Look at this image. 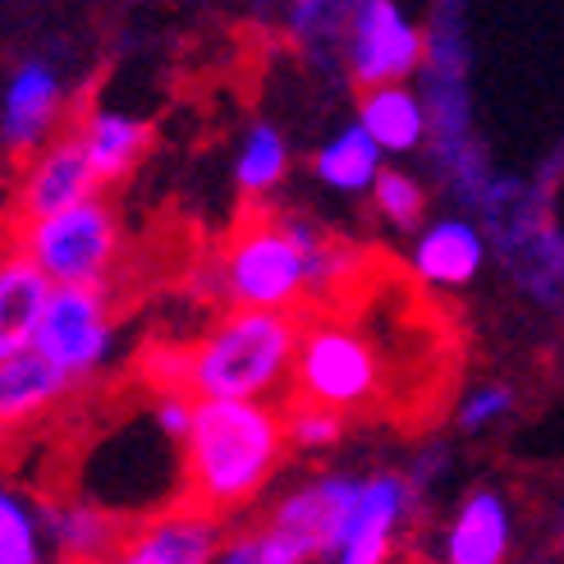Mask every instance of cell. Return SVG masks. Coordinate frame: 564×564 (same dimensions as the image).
<instances>
[{"label":"cell","instance_id":"cell-1","mask_svg":"<svg viewBox=\"0 0 564 564\" xmlns=\"http://www.w3.org/2000/svg\"><path fill=\"white\" fill-rule=\"evenodd\" d=\"M285 409L243 400H193L184 436V505L212 519L258 500L285 459Z\"/></svg>","mask_w":564,"mask_h":564},{"label":"cell","instance_id":"cell-2","mask_svg":"<svg viewBox=\"0 0 564 564\" xmlns=\"http://www.w3.org/2000/svg\"><path fill=\"white\" fill-rule=\"evenodd\" d=\"M294 354L299 317L230 307L193 340L188 400L271 404V394H280V386L294 372Z\"/></svg>","mask_w":564,"mask_h":564},{"label":"cell","instance_id":"cell-3","mask_svg":"<svg viewBox=\"0 0 564 564\" xmlns=\"http://www.w3.org/2000/svg\"><path fill=\"white\" fill-rule=\"evenodd\" d=\"M212 275L235 307L294 317V307L307 299L303 216H248L225 239Z\"/></svg>","mask_w":564,"mask_h":564},{"label":"cell","instance_id":"cell-4","mask_svg":"<svg viewBox=\"0 0 564 564\" xmlns=\"http://www.w3.org/2000/svg\"><path fill=\"white\" fill-rule=\"evenodd\" d=\"M386 368L381 349L362 326L340 313H313L299 317V354L290 372V400L317 404L330 413H354L381 400Z\"/></svg>","mask_w":564,"mask_h":564},{"label":"cell","instance_id":"cell-5","mask_svg":"<svg viewBox=\"0 0 564 564\" xmlns=\"http://www.w3.org/2000/svg\"><path fill=\"white\" fill-rule=\"evenodd\" d=\"M10 239L14 252L51 280V290H106L120 262V220L101 197L33 225H14Z\"/></svg>","mask_w":564,"mask_h":564},{"label":"cell","instance_id":"cell-6","mask_svg":"<svg viewBox=\"0 0 564 564\" xmlns=\"http://www.w3.org/2000/svg\"><path fill=\"white\" fill-rule=\"evenodd\" d=\"M110 345H116V326H110L106 290H51L33 349L55 372L78 386L110 358Z\"/></svg>","mask_w":564,"mask_h":564},{"label":"cell","instance_id":"cell-7","mask_svg":"<svg viewBox=\"0 0 564 564\" xmlns=\"http://www.w3.org/2000/svg\"><path fill=\"white\" fill-rule=\"evenodd\" d=\"M358 496H362V477H345V473L317 477V482H303L299 491H290L285 500H280L267 528L303 564L307 560H322V555L335 560V551H340L345 532L354 523Z\"/></svg>","mask_w":564,"mask_h":564},{"label":"cell","instance_id":"cell-8","mask_svg":"<svg viewBox=\"0 0 564 564\" xmlns=\"http://www.w3.org/2000/svg\"><path fill=\"white\" fill-rule=\"evenodd\" d=\"M97 175L88 156H83V143L74 129H61L42 143L33 156L23 161L19 184H14V203H10V230L14 225H33L46 216H61L69 207H83L97 197Z\"/></svg>","mask_w":564,"mask_h":564},{"label":"cell","instance_id":"cell-9","mask_svg":"<svg viewBox=\"0 0 564 564\" xmlns=\"http://www.w3.org/2000/svg\"><path fill=\"white\" fill-rule=\"evenodd\" d=\"M427 37L390 6V0H368L349 19V69L362 88H394L404 83L417 65Z\"/></svg>","mask_w":564,"mask_h":564},{"label":"cell","instance_id":"cell-10","mask_svg":"<svg viewBox=\"0 0 564 564\" xmlns=\"http://www.w3.org/2000/svg\"><path fill=\"white\" fill-rule=\"evenodd\" d=\"M220 546V519L180 500L171 510L129 528L124 546L110 555V564H212Z\"/></svg>","mask_w":564,"mask_h":564},{"label":"cell","instance_id":"cell-11","mask_svg":"<svg viewBox=\"0 0 564 564\" xmlns=\"http://www.w3.org/2000/svg\"><path fill=\"white\" fill-rule=\"evenodd\" d=\"M69 390H74V381L65 372H55L37 349L0 362V445L42 427V422L69 400Z\"/></svg>","mask_w":564,"mask_h":564},{"label":"cell","instance_id":"cell-12","mask_svg":"<svg viewBox=\"0 0 564 564\" xmlns=\"http://www.w3.org/2000/svg\"><path fill=\"white\" fill-rule=\"evenodd\" d=\"M65 110V88L55 78L51 65H23L10 88H6V101H0V138L6 148L19 152V156H33L42 143L55 138V120Z\"/></svg>","mask_w":564,"mask_h":564},{"label":"cell","instance_id":"cell-13","mask_svg":"<svg viewBox=\"0 0 564 564\" xmlns=\"http://www.w3.org/2000/svg\"><path fill=\"white\" fill-rule=\"evenodd\" d=\"M409 482L394 473H377V477H362V496H358V510L354 523L345 532L340 551H335V564H386L390 546H394V528L409 514Z\"/></svg>","mask_w":564,"mask_h":564},{"label":"cell","instance_id":"cell-14","mask_svg":"<svg viewBox=\"0 0 564 564\" xmlns=\"http://www.w3.org/2000/svg\"><path fill=\"white\" fill-rule=\"evenodd\" d=\"M51 303V280L23 258L0 252V362H10L37 345V326Z\"/></svg>","mask_w":564,"mask_h":564},{"label":"cell","instance_id":"cell-15","mask_svg":"<svg viewBox=\"0 0 564 564\" xmlns=\"http://www.w3.org/2000/svg\"><path fill=\"white\" fill-rule=\"evenodd\" d=\"M46 542L65 555V564H110L129 538V528L97 500H61L42 519Z\"/></svg>","mask_w":564,"mask_h":564},{"label":"cell","instance_id":"cell-16","mask_svg":"<svg viewBox=\"0 0 564 564\" xmlns=\"http://www.w3.org/2000/svg\"><path fill=\"white\" fill-rule=\"evenodd\" d=\"M74 133H78L83 156H88L97 184L124 180L138 165V156L148 152V143H152L148 120L124 116V110H88V116L74 124Z\"/></svg>","mask_w":564,"mask_h":564},{"label":"cell","instance_id":"cell-17","mask_svg":"<svg viewBox=\"0 0 564 564\" xmlns=\"http://www.w3.org/2000/svg\"><path fill=\"white\" fill-rule=\"evenodd\" d=\"M487 243L477 235V225L468 220H436L432 230H422L413 243V275L427 280V285H468V280L482 271Z\"/></svg>","mask_w":564,"mask_h":564},{"label":"cell","instance_id":"cell-18","mask_svg":"<svg viewBox=\"0 0 564 564\" xmlns=\"http://www.w3.org/2000/svg\"><path fill=\"white\" fill-rule=\"evenodd\" d=\"M510 551V510L496 491H477L449 523L445 564H500Z\"/></svg>","mask_w":564,"mask_h":564},{"label":"cell","instance_id":"cell-19","mask_svg":"<svg viewBox=\"0 0 564 564\" xmlns=\"http://www.w3.org/2000/svg\"><path fill=\"white\" fill-rule=\"evenodd\" d=\"M358 129L372 138L377 152H413L427 138V106L413 88H372L358 101Z\"/></svg>","mask_w":564,"mask_h":564},{"label":"cell","instance_id":"cell-20","mask_svg":"<svg viewBox=\"0 0 564 564\" xmlns=\"http://www.w3.org/2000/svg\"><path fill=\"white\" fill-rule=\"evenodd\" d=\"M317 175H322V184L340 188V193H362L381 175V152L358 124H349L317 152Z\"/></svg>","mask_w":564,"mask_h":564},{"label":"cell","instance_id":"cell-21","mask_svg":"<svg viewBox=\"0 0 564 564\" xmlns=\"http://www.w3.org/2000/svg\"><path fill=\"white\" fill-rule=\"evenodd\" d=\"M290 171V148L271 124H252L243 148H239V161H235V180L248 197H267L280 180Z\"/></svg>","mask_w":564,"mask_h":564},{"label":"cell","instance_id":"cell-22","mask_svg":"<svg viewBox=\"0 0 564 564\" xmlns=\"http://www.w3.org/2000/svg\"><path fill=\"white\" fill-rule=\"evenodd\" d=\"M0 564H42V519L10 487H0Z\"/></svg>","mask_w":564,"mask_h":564},{"label":"cell","instance_id":"cell-23","mask_svg":"<svg viewBox=\"0 0 564 564\" xmlns=\"http://www.w3.org/2000/svg\"><path fill=\"white\" fill-rule=\"evenodd\" d=\"M188 372H193V345L184 340H148L143 354H138V381L152 386L156 400L188 394Z\"/></svg>","mask_w":564,"mask_h":564},{"label":"cell","instance_id":"cell-24","mask_svg":"<svg viewBox=\"0 0 564 564\" xmlns=\"http://www.w3.org/2000/svg\"><path fill=\"white\" fill-rule=\"evenodd\" d=\"M372 203L390 225L413 230V225L422 220V207H427V193H422V184L404 171H381L377 184H372Z\"/></svg>","mask_w":564,"mask_h":564},{"label":"cell","instance_id":"cell-25","mask_svg":"<svg viewBox=\"0 0 564 564\" xmlns=\"http://www.w3.org/2000/svg\"><path fill=\"white\" fill-rule=\"evenodd\" d=\"M345 432V417L330 413V409H317V404H299V400H285V441L299 445V449H326L335 445Z\"/></svg>","mask_w":564,"mask_h":564},{"label":"cell","instance_id":"cell-26","mask_svg":"<svg viewBox=\"0 0 564 564\" xmlns=\"http://www.w3.org/2000/svg\"><path fill=\"white\" fill-rule=\"evenodd\" d=\"M212 564H303V560L280 542L271 528H252V532H239V538L225 542Z\"/></svg>","mask_w":564,"mask_h":564},{"label":"cell","instance_id":"cell-27","mask_svg":"<svg viewBox=\"0 0 564 564\" xmlns=\"http://www.w3.org/2000/svg\"><path fill=\"white\" fill-rule=\"evenodd\" d=\"M510 404H514V394L505 390V386H482V390H473L468 400H464L459 422H464L468 432H477V427H487V422H496L500 413H510Z\"/></svg>","mask_w":564,"mask_h":564}]
</instances>
